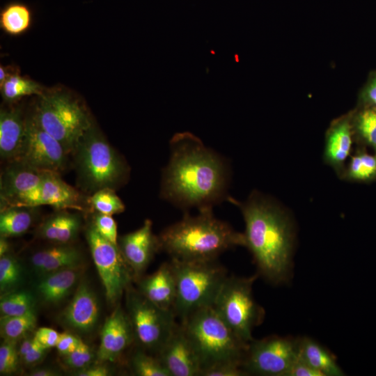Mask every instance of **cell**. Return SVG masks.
Instances as JSON below:
<instances>
[{"mask_svg": "<svg viewBox=\"0 0 376 376\" xmlns=\"http://www.w3.org/2000/svg\"><path fill=\"white\" fill-rule=\"evenodd\" d=\"M171 149L162 195L182 207H212L226 189V169L219 156L189 132L175 134Z\"/></svg>", "mask_w": 376, "mask_h": 376, "instance_id": "6da1fadb", "label": "cell"}, {"mask_svg": "<svg viewBox=\"0 0 376 376\" xmlns=\"http://www.w3.org/2000/svg\"><path fill=\"white\" fill-rule=\"evenodd\" d=\"M245 221L244 246L267 281H285L291 268L292 233L288 217L276 205L256 195L240 204Z\"/></svg>", "mask_w": 376, "mask_h": 376, "instance_id": "7a4b0ae2", "label": "cell"}, {"mask_svg": "<svg viewBox=\"0 0 376 376\" xmlns=\"http://www.w3.org/2000/svg\"><path fill=\"white\" fill-rule=\"evenodd\" d=\"M160 249L171 259L212 260L226 250L244 246V234L213 215L212 207L199 210L196 216L186 214L159 235Z\"/></svg>", "mask_w": 376, "mask_h": 376, "instance_id": "3957f363", "label": "cell"}, {"mask_svg": "<svg viewBox=\"0 0 376 376\" xmlns=\"http://www.w3.org/2000/svg\"><path fill=\"white\" fill-rule=\"evenodd\" d=\"M40 126L72 153L93 120L86 105L64 86L46 88L31 111Z\"/></svg>", "mask_w": 376, "mask_h": 376, "instance_id": "277c9868", "label": "cell"}, {"mask_svg": "<svg viewBox=\"0 0 376 376\" xmlns=\"http://www.w3.org/2000/svg\"><path fill=\"white\" fill-rule=\"evenodd\" d=\"M181 324L199 357L201 371L224 363L242 366L249 343L233 333L213 306L198 310Z\"/></svg>", "mask_w": 376, "mask_h": 376, "instance_id": "5b68a950", "label": "cell"}, {"mask_svg": "<svg viewBox=\"0 0 376 376\" xmlns=\"http://www.w3.org/2000/svg\"><path fill=\"white\" fill-rule=\"evenodd\" d=\"M72 153L79 184L88 192L93 194L104 188L115 189L127 176L125 161L94 122L81 136Z\"/></svg>", "mask_w": 376, "mask_h": 376, "instance_id": "8992f818", "label": "cell"}, {"mask_svg": "<svg viewBox=\"0 0 376 376\" xmlns=\"http://www.w3.org/2000/svg\"><path fill=\"white\" fill-rule=\"evenodd\" d=\"M175 279L173 309L181 322L201 308L212 306L227 276L217 260L185 261L171 259Z\"/></svg>", "mask_w": 376, "mask_h": 376, "instance_id": "52a82bcc", "label": "cell"}, {"mask_svg": "<svg viewBox=\"0 0 376 376\" xmlns=\"http://www.w3.org/2000/svg\"><path fill=\"white\" fill-rule=\"evenodd\" d=\"M257 277L228 276L212 306L233 333L246 343L253 340L252 331L262 322L265 315L252 294Z\"/></svg>", "mask_w": 376, "mask_h": 376, "instance_id": "ba28073f", "label": "cell"}, {"mask_svg": "<svg viewBox=\"0 0 376 376\" xmlns=\"http://www.w3.org/2000/svg\"><path fill=\"white\" fill-rule=\"evenodd\" d=\"M128 308L135 339L159 353L177 325L173 309L160 308L134 292L129 294Z\"/></svg>", "mask_w": 376, "mask_h": 376, "instance_id": "9c48e42d", "label": "cell"}, {"mask_svg": "<svg viewBox=\"0 0 376 376\" xmlns=\"http://www.w3.org/2000/svg\"><path fill=\"white\" fill-rule=\"evenodd\" d=\"M92 258L107 300L113 303L130 284L133 274L119 246L103 237L91 223L86 232Z\"/></svg>", "mask_w": 376, "mask_h": 376, "instance_id": "30bf717a", "label": "cell"}, {"mask_svg": "<svg viewBox=\"0 0 376 376\" xmlns=\"http://www.w3.org/2000/svg\"><path fill=\"white\" fill-rule=\"evenodd\" d=\"M299 354V340L269 336L249 343L242 368L247 375L286 376Z\"/></svg>", "mask_w": 376, "mask_h": 376, "instance_id": "8fae6325", "label": "cell"}, {"mask_svg": "<svg viewBox=\"0 0 376 376\" xmlns=\"http://www.w3.org/2000/svg\"><path fill=\"white\" fill-rule=\"evenodd\" d=\"M68 153L55 138L42 129L32 113L27 115L19 161L31 167L60 173L67 164Z\"/></svg>", "mask_w": 376, "mask_h": 376, "instance_id": "7c38bea8", "label": "cell"}, {"mask_svg": "<svg viewBox=\"0 0 376 376\" xmlns=\"http://www.w3.org/2000/svg\"><path fill=\"white\" fill-rule=\"evenodd\" d=\"M158 354L171 376H200L199 357L182 324H177Z\"/></svg>", "mask_w": 376, "mask_h": 376, "instance_id": "4fadbf2b", "label": "cell"}, {"mask_svg": "<svg viewBox=\"0 0 376 376\" xmlns=\"http://www.w3.org/2000/svg\"><path fill=\"white\" fill-rule=\"evenodd\" d=\"M119 249L132 269L134 277L139 278L160 249L159 237L152 230V221L145 220L137 230L123 235Z\"/></svg>", "mask_w": 376, "mask_h": 376, "instance_id": "5bb4252c", "label": "cell"}, {"mask_svg": "<svg viewBox=\"0 0 376 376\" xmlns=\"http://www.w3.org/2000/svg\"><path fill=\"white\" fill-rule=\"evenodd\" d=\"M135 338L128 315L120 308L113 311L102 328L97 357L101 361H114Z\"/></svg>", "mask_w": 376, "mask_h": 376, "instance_id": "9a60e30c", "label": "cell"}, {"mask_svg": "<svg viewBox=\"0 0 376 376\" xmlns=\"http://www.w3.org/2000/svg\"><path fill=\"white\" fill-rule=\"evenodd\" d=\"M1 177V209L11 207L41 185L44 173L19 161L9 162Z\"/></svg>", "mask_w": 376, "mask_h": 376, "instance_id": "2e32d148", "label": "cell"}, {"mask_svg": "<svg viewBox=\"0 0 376 376\" xmlns=\"http://www.w3.org/2000/svg\"><path fill=\"white\" fill-rule=\"evenodd\" d=\"M19 102H6L0 111V155L9 162L17 159L25 134L27 115Z\"/></svg>", "mask_w": 376, "mask_h": 376, "instance_id": "e0dca14e", "label": "cell"}, {"mask_svg": "<svg viewBox=\"0 0 376 376\" xmlns=\"http://www.w3.org/2000/svg\"><path fill=\"white\" fill-rule=\"evenodd\" d=\"M99 317V305L95 295L82 283L70 304L63 310L61 320L67 326L81 332L93 329Z\"/></svg>", "mask_w": 376, "mask_h": 376, "instance_id": "ac0fdd59", "label": "cell"}, {"mask_svg": "<svg viewBox=\"0 0 376 376\" xmlns=\"http://www.w3.org/2000/svg\"><path fill=\"white\" fill-rule=\"evenodd\" d=\"M40 194L41 205H50L58 210L84 211L88 202L79 191L64 182L58 173L54 171H45Z\"/></svg>", "mask_w": 376, "mask_h": 376, "instance_id": "d6986e66", "label": "cell"}, {"mask_svg": "<svg viewBox=\"0 0 376 376\" xmlns=\"http://www.w3.org/2000/svg\"><path fill=\"white\" fill-rule=\"evenodd\" d=\"M139 292L160 308L173 309L176 287L171 261L163 263L153 274L142 279Z\"/></svg>", "mask_w": 376, "mask_h": 376, "instance_id": "ffe728a7", "label": "cell"}, {"mask_svg": "<svg viewBox=\"0 0 376 376\" xmlns=\"http://www.w3.org/2000/svg\"><path fill=\"white\" fill-rule=\"evenodd\" d=\"M81 252L68 244H56L36 251L31 257L35 271L41 276L68 268L81 267Z\"/></svg>", "mask_w": 376, "mask_h": 376, "instance_id": "44dd1931", "label": "cell"}, {"mask_svg": "<svg viewBox=\"0 0 376 376\" xmlns=\"http://www.w3.org/2000/svg\"><path fill=\"white\" fill-rule=\"evenodd\" d=\"M61 210L47 217L40 226V237L55 244H69L77 237L81 220L79 214Z\"/></svg>", "mask_w": 376, "mask_h": 376, "instance_id": "7402d4cb", "label": "cell"}, {"mask_svg": "<svg viewBox=\"0 0 376 376\" xmlns=\"http://www.w3.org/2000/svg\"><path fill=\"white\" fill-rule=\"evenodd\" d=\"M352 145L350 122L343 118L329 130L324 148V159L337 171H340L350 155Z\"/></svg>", "mask_w": 376, "mask_h": 376, "instance_id": "603a6c76", "label": "cell"}, {"mask_svg": "<svg viewBox=\"0 0 376 376\" xmlns=\"http://www.w3.org/2000/svg\"><path fill=\"white\" fill-rule=\"evenodd\" d=\"M81 274V267L58 270L42 276L37 290L42 300L56 304L65 299L73 288Z\"/></svg>", "mask_w": 376, "mask_h": 376, "instance_id": "cb8c5ba5", "label": "cell"}, {"mask_svg": "<svg viewBox=\"0 0 376 376\" xmlns=\"http://www.w3.org/2000/svg\"><path fill=\"white\" fill-rule=\"evenodd\" d=\"M299 353L311 366L322 376H341L344 373L334 357L320 344L309 338L299 340Z\"/></svg>", "mask_w": 376, "mask_h": 376, "instance_id": "d4e9b609", "label": "cell"}, {"mask_svg": "<svg viewBox=\"0 0 376 376\" xmlns=\"http://www.w3.org/2000/svg\"><path fill=\"white\" fill-rule=\"evenodd\" d=\"M36 207L13 206L1 209L0 234L2 237L19 236L33 224Z\"/></svg>", "mask_w": 376, "mask_h": 376, "instance_id": "484cf974", "label": "cell"}, {"mask_svg": "<svg viewBox=\"0 0 376 376\" xmlns=\"http://www.w3.org/2000/svg\"><path fill=\"white\" fill-rule=\"evenodd\" d=\"M45 89L36 81L22 76L19 72L12 75L0 86L2 98L8 103L17 102L29 96H39Z\"/></svg>", "mask_w": 376, "mask_h": 376, "instance_id": "4316f807", "label": "cell"}, {"mask_svg": "<svg viewBox=\"0 0 376 376\" xmlns=\"http://www.w3.org/2000/svg\"><path fill=\"white\" fill-rule=\"evenodd\" d=\"M32 21L31 9L24 3L13 2L6 5L0 13V26L10 36L26 32Z\"/></svg>", "mask_w": 376, "mask_h": 376, "instance_id": "83f0119b", "label": "cell"}, {"mask_svg": "<svg viewBox=\"0 0 376 376\" xmlns=\"http://www.w3.org/2000/svg\"><path fill=\"white\" fill-rule=\"evenodd\" d=\"M36 322L33 308L20 315L1 317V335L4 340L16 341L29 334Z\"/></svg>", "mask_w": 376, "mask_h": 376, "instance_id": "f1b7e54d", "label": "cell"}, {"mask_svg": "<svg viewBox=\"0 0 376 376\" xmlns=\"http://www.w3.org/2000/svg\"><path fill=\"white\" fill-rule=\"evenodd\" d=\"M348 180L357 182H368L376 178V155L359 152L353 156L344 172Z\"/></svg>", "mask_w": 376, "mask_h": 376, "instance_id": "f546056e", "label": "cell"}, {"mask_svg": "<svg viewBox=\"0 0 376 376\" xmlns=\"http://www.w3.org/2000/svg\"><path fill=\"white\" fill-rule=\"evenodd\" d=\"M89 205L97 212L113 215L123 212L125 205L111 188H104L92 194L88 198Z\"/></svg>", "mask_w": 376, "mask_h": 376, "instance_id": "4dcf8cb0", "label": "cell"}, {"mask_svg": "<svg viewBox=\"0 0 376 376\" xmlns=\"http://www.w3.org/2000/svg\"><path fill=\"white\" fill-rule=\"evenodd\" d=\"M33 308V299L28 292H13L1 297V317L20 315Z\"/></svg>", "mask_w": 376, "mask_h": 376, "instance_id": "1f68e13d", "label": "cell"}, {"mask_svg": "<svg viewBox=\"0 0 376 376\" xmlns=\"http://www.w3.org/2000/svg\"><path fill=\"white\" fill-rule=\"evenodd\" d=\"M131 362L136 375L171 376L159 357H151L142 351H137L133 355Z\"/></svg>", "mask_w": 376, "mask_h": 376, "instance_id": "d6a6232c", "label": "cell"}, {"mask_svg": "<svg viewBox=\"0 0 376 376\" xmlns=\"http://www.w3.org/2000/svg\"><path fill=\"white\" fill-rule=\"evenodd\" d=\"M354 126L361 139L376 148V107L368 106L359 112Z\"/></svg>", "mask_w": 376, "mask_h": 376, "instance_id": "836d02e7", "label": "cell"}, {"mask_svg": "<svg viewBox=\"0 0 376 376\" xmlns=\"http://www.w3.org/2000/svg\"><path fill=\"white\" fill-rule=\"evenodd\" d=\"M21 267L13 256L6 254L0 257V289L6 291L15 286L21 279Z\"/></svg>", "mask_w": 376, "mask_h": 376, "instance_id": "e575fe53", "label": "cell"}, {"mask_svg": "<svg viewBox=\"0 0 376 376\" xmlns=\"http://www.w3.org/2000/svg\"><path fill=\"white\" fill-rule=\"evenodd\" d=\"M15 342L5 340L0 347V373L11 374L16 371L19 361V353Z\"/></svg>", "mask_w": 376, "mask_h": 376, "instance_id": "d590c367", "label": "cell"}, {"mask_svg": "<svg viewBox=\"0 0 376 376\" xmlns=\"http://www.w3.org/2000/svg\"><path fill=\"white\" fill-rule=\"evenodd\" d=\"M96 230L106 240L118 246L117 225L112 215L96 212L91 222Z\"/></svg>", "mask_w": 376, "mask_h": 376, "instance_id": "8d00e7d4", "label": "cell"}, {"mask_svg": "<svg viewBox=\"0 0 376 376\" xmlns=\"http://www.w3.org/2000/svg\"><path fill=\"white\" fill-rule=\"evenodd\" d=\"M93 357L89 346L80 339L77 349L70 354L64 356V362L70 368L81 370L89 366Z\"/></svg>", "mask_w": 376, "mask_h": 376, "instance_id": "74e56055", "label": "cell"}, {"mask_svg": "<svg viewBox=\"0 0 376 376\" xmlns=\"http://www.w3.org/2000/svg\"><path fill=\"white\" fill-rule=\"evenodd\" d=\"M248 375L242 366L235 363L217 364L203 369L200 376H244Z\"/></svg>", "mask_w": 376, "mask_h": 376, "instance_id": "f35d334b", "label": "cell"}, {"mask_svg": "<svg viewBox=\"0 0 376 376\" xmlns=\"http://www.w3.org/2000/svg\"><path fill=\"white\" fill-rule=\"evenodd\" d=\"M286 376H322V375L306 362L299 353Z\"/></svg>", "mask_w": 376, "mask_h": 376, "instance_id": "ab89813d", "label": "cell"}, {"mask_svg": "<svg viewBox=\"0 0 376 376\" xmlns=\"http://www.w3.org/2000/svg\"><path fill=\"white\" fill-rule=\"evenodd\" d=\"M34 336L42 347L49 349L56 346L60 334L49 327H40Z\"/></svg>", "mask_w": 376, "mask_h": 376, "instance_id": "60d3db41", "label": "cell"}, {"mask_svg": "<svg viewBox=\"0 0 376 376\" xmlns=\"http://www.w3.org/2000/svg\"><path fill=\"white\" fill-rule=\"evenodd\" d=\"M80 338L68 332L60 334L56 347L58 352L66 356L75 351L78 347Z\"/></svg>", "mask_w": 376, "mask_h": 376, "instance_id": "b9f144b4", "label": "cell"}, {"mask_svg": "<svg viewBox=\"0 0 376 376\" xmlns=\"http://www.w3.org/2000/svg\"><path fill=\"white\" fill-rule=\"evenodd\" d=\"M47 350V349L45 348L39 343L35 337L34 343L31 348L29 350L27 354L23 358H22V360L26 365H35L42 359Z\"/></svg>", "mask_w": 376, "mask_h": 376, "instance_id": "7bdbcfd3", "label": "cell"}, {"mask_svg": "<svg viewBox=\"0 0 376 376\" xmlns=\"http://www.w3.org/2000/svg\"><path fill=\"white\" fill-rule=\"evenodd\" d=\"M361 99L368 106L376 107V75L369 81L363 91Z\"/></svg>", "mask_w": 376, "mask_h": 376, "instance_id": "ee69618b", "label": "cell"}, {"mask_svg": "<svg viewBox=\"0 0 376 376\" xmlns=\"http://www.w3.org/2000/svg\"><path fill=\"white\" fill-rule=\"evenodd\" d=\"M108 369L103 366H96L93 367H86L79 370L77 375L79 376H107L108 375Z\"/></svg>", "mask_w": 376, "mask_h": 376, "instance_id": "f6af8a7d", "label": "cell"}, {"mask_svg": "<svg viewBox=\"0 0 376 376\" xmlns=\"http://www.w3.org/2000/svg\"><path fill=\"white\" fill-rule=\"evenodd\" d=\"M34 336H31L26 335L23 338V340L18 350V353L21 359L23 358L31 348L34 343Z\"/></svg>", "mask_w": 376, "mask_h": 376, "instance_id": "bcb514c9", "label": "cell"}, {"mask_svg": "<svg viewBox=\"0 0 376 376\" xmlns=\"http://www.w3.org/2000/svg\"><path fill=\"white\" fill-rule=\"evenodd\" d=\"M19 72V70L15 66L0 65V86L12 75Z\"/></svg>", "mask_w": 376, "mask_h": 376, "instance_id": "7dc6e473", "label": "cell"}, {"mask_svg": "<svg viewBox=\"0 0 376 376\" xmlns=\"http://www.w3.org/2000/svg\"><path fill=\"white\" fill-rule=\"evenodd\" d=\"M8 237L1 236L0 238V257L8 253L10 251V243Z\"/></svg>", "mask_w": 376, "mask_h": 376, "instance_id": "c3c4849f", "label": "cell"}, {"mask_svg": "<svg viewBox=\"0 0 376 376\" xmlns=\"http://www.w3.org/2000/svg\"><path fill=\"white\" fill-rule=\"evenodd\" d=\"M56 373L50 369H37L30 373L32 376H53Z\"/></svg>", "mask_w": 376, "mask_h": 376, "instance_id": "681fc988", "label": "cell"}, {"mask_svg": "<svg viewBox=\"0 0 376 376\" xmlns=\"http://www.w3.org/2000/svg\"><path fill=\"white\" fill-rule=\"evenodd\" d=\"M375 150H376V148H375Z\"/></svg>", "mask_w": 376, "mask_h": 376, "instance_id": "f907efd6", "label": "cell"}]
</instances>
